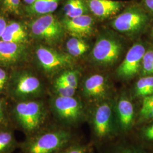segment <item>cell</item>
I'll return each mask as SVG.
<instances>
[{
    "mask_svg": "<svg viewBox=\"0 0 153 153\" xmlns=\"http://www.w3.org/2000/svg\"><path fill=\"white\" fill-rule=\"evenodd\" d=\"M11 114L16 125L28 134H33L38 131L44 124L47 117L44 104L35 99L18 102Z\"/></svg>",
    "mask_w": 153,
    "mask_h": 153,
    "instance_id": "6da1fadb",
    "label": "cell"
},
{
    "mask_svg": "<svg viewBox=\"0 0 153 153\" xmlns=\"http://www.w3.org/2000/svg\"><path fill=\"white\" fill-rule=\"evenodd\" d=\"M7 89L11 98L19 102L40 97L43 92V85L31 72L21 71L12 75Z\"/></svg>",
    "mask_w": 153,
    "mask_h": 153,
    "instance_id": "7a4b0ae2",
    "label": "cell"
},
{
    "mask_svg": "<svg viewBox=\"0 0 153 153\" xmlns=\"http://www.w3.org/2000/svg\"><path fill=\"white\" fill-rule=\"evenodd\" d=\"M71 134L62 129L45 131L31 137L24 144L25 153H55L70 141Z\"/></svg>",
    "mask_w": 153,
    "mask_h": 153,
    "instance_id": "3957f363",
    "label": "cell"
},
{
    "mask_svg": "<svg viewBox=\"0 0 153 153\" xmlns=\"http://www.w3.org/2000/svg\"><path fill=\"white\" fill-rule=\"evenodd\" d=\"M30 28L34 38L51 45L60 42L64 35L62 23L52 14L39 16L30 24Z\"/></svg>",
    "mask_w": 153,
    "mask_h": 153,
    "instance_id": "277c9868",
    "label": "cell"
},
{
    "mask_svg": "<svg viewBox=\"0 0 153 153\" xmlns=\"http://www.w3.org/2000/svg\"><path fill=\"white\" fill-rule=\"evenodd\" d=\"M149 19V14L142 6L133 5L116 16L111 23V26L119 32L133 35L143 30Z\"/></svg>",
    "mask_w": 153,
    "mask_h": 153,
    "instance_id": "5b68a950",
    "label": "cell"
},
{
    "mask_svg": "<svg viewBox=\"0 0 153 153\" xmlns=\"http://www.w3.org/2000/svg\"><path fill=\"white\" fill-rule=\"evenodd\" d=\"M51 106L56 117L64 124H76L83 117V105L73 97L57 95L52 99Z\"/></svg>",
    "mask_w": 153,
    "mask_h": 153,
    "instance_id": "8992f818",
    "label": "cell"
},
{
    "mask_svg": "<svg viewBox=\"0 0 153 153\" xmlns=\"http://www.w3.org/2000/svg\"><path fill=\"white\" fill-rule=\"evenodd\" d=\"M122 50L123 45L118 39L108 35L102 36L93 47L92 58L100 65H110L117 60Z\"/></svg>",
    "mask_w": 153,
    "mask_h": 153,
    "instance_id": "52a82bcc",
    "label": "cell"
},
{
    "mask_svg": "<svg viewBox=\"0 0 153 153\" xmlns=\"http://www.w3.org/2000/svg\"><path fill=\"white\" fill-rule=\"evenodd\" d=\"M36 59L41 68L47 73H54L72 65L74 59L69 54L58 52L43 45L36 49Z\"/></svg>",
    "mask_w": 153,
    "mask_h": 153,
    "instance_id": "ba28073f",
    "label": "cell"
},
{
    "mask_svg": "<svg viewBox=\"0 0 153 153\" xmlns=\"http://www.w3.org/2000/svg\"><path fill=\"white\" fill-rule=\"evenodd\" d=\"M94 131L99 138L111 136L115 131V121L111 104L104 102L97 107L93 115Z\"/></svg>",
    "mask_w": 153,
    "mask_h": 153,
    "instance_id": "9c48e42d",
    "label": "cell"
},
{
    "mask_svg": "<svg viewBox=\"0 0 153 153\" xmlns=\"http://www.w3.org/2000/svg\"><path fill=\"white\" fill-rule=\"evenodd\" d=\"M145 47L140 43L134 44L128 51L124 60L117 69V75L123 79H129L140 71Z\"/></svg>",
    "mask_w": 153,
    "mask_h": 153,
    "instance_id": "30bf717a",
    "label": "cell"
},
{
    "mask_svg": "<svg viewBox=\"0 0 153 153\" xmlns=\"http://www.w3.org/2000/svg\"><path fill=\"white\" fill-rule=\"evenodd\" d=\"M28 56L25 44H18L0 40V66L9 67L24 61Z\"/></svg>",
    "mask_w": 153,
    "mask_h": 153,
    "instance_id": "8fae6325",
    "label": "cell"
},
{
    "mask_svg": "<svg viewBox=\"0 0 153 153\" xmlns=\"http://www.w3.org/2000/svg\"><path fill=\"white\" fill-rule=\"evenodd\" d=\"M65 30L73 36L78 38L87 37L93 30L94 20L88 14L83 15L72 18H65L62 22Z\"/></svg>",
    "mask_w": 153,
    "mask_h": 153,
    "instance_id": "7c38bea8",
    "label": "cell"
},
{
    "mask_svg": "<svg viewBox=\"0 0 153 153\" xmlns=\"http://www.w3.org/2000/svg\"><path fill=\"white\" fill-rule=\"evenodd\" d=\"M108 91L107 80L102 74H96L88 78L84 82L83 94L86 98L102 100Z\"/></svg>",
    "mask_w": 153,
    "mask_h": 153,
    "instance_id": "4fadbf2b",
    "label": "cell"
},
{
    "mask_svg": "<svg viewBox=\"0 0 153 153\" xmlns=\"http://www.w3.org/2000/svg\"><path fill=\"white\" fill-rule=\"evenodd\" d=\"M90 11L94 16L104 19L118 13L124 6V3L114 0H86Z\"/></svg>",
    "mask_w": 153,
    "mask_h": 153,
    "instance_id": "5bb4252c",
    "label": "cell"
},
{
    "mask_svg": "<svg viewBox=\"0 0 153 153\" xmlns=\"http://www.w3.org/2000/svg\"><path fill=\"white\" fill-rule=\"evenodd\" d=\"M116 111L121 129L123 131H128L131 128L134 120L133 104L127 97L123 96L117 102Z\"/></svg>",
    "mask_w": 153,
    "mask_h": 153,
    "instance_id": "9a60e30c",
    "label": "cell"
},
{
    "mask_svg": "<svg viewBox=\"0 0 153 153\" xmlns=\"http://www.w3.org/2000/svg\"><path fill=\"white\" fill-rule=\"evenodd\" d=\"M1 39L6 42L26 44L28 40V33L22 23L12 22L7 24Z\"/></svg>",
    "mask_w": 153,
    "mask_h": 153,
    "instance_id": "2e32d148",
    "label": "cell"
},
{
    "mask_svg": "<svg viewBox=\"0 0 153 153\" xmlns=\"http://www.w3.org/2000/svg\"><path fill=\"white\" fill-rule=\"evenodd\" d=\"M61 0H36L33 4L28 5L26 11L30 15L43 16L55 11Z\"/></svg>",
    "mask_w": 153,
    "mask_h": 153,
    "instance_id": "e0dca14e",
    "label": "cell"
},
{
    "mask_svg": "<svg viewBox=\"0 0 153 153\" xmlns=\"http://www.w3.org/2000/svg\"><path fill=\"white\" fill-rule=\"evenodd\" d=\"M63 10L68 18L88 14L90 11L86 0H67Z\"/></svg>",
    "mask_w": 153,
    "mask_h": 153,
    "instance_id": "ac0fdd59",
    "label": "cell"
},
{
    "mask_svg": "<svg viewBox=\"0 0 153 153\" xmlns=\"http://www.w3.org/2000/svg\"><path fill=\"white\" fill-rule=\"evenodd\" d=\"M66 47L68 54L72 57L81 56L89 49V45L84 40L76 36H73L68 40Z\"/></svg>",
    "mask_w": 153,
    "mask_h": 153,
    "instance_id": "d6986e66",
    "label": "cell"
},
{
    "mask_svg": "<svg viewBox=\"0 0 153 153\" xmlns=\"http://www.w3.org/2000/svg\"><path fill=\"white\" fill-rule=\"evenodd\" d=\"M16 140L10 130L0 129V153H9L15 148Z\"/></svg>",
    "mask_w": 153,
    "mask_h": 153,
    "instance_id": "ffe728a7",
    "label": "cell"
},
{
    "mask_svg": "<svg viewBox=\"0 0 153 153\" xmlns=\"http://www.w3.org/2000/svg\"><path fill=\"white\" fill-rule=\"evenodd\" d=\"M135 95L137 97H145L153 93V76H142L136 83Z\"/></svg>",
    "mask_w": 153,
    "mask_h": 153,
    "instance_id": "44dd1931",
    "label": "cell"
},
{
    "mask_svg": "<svg viewBox=\"0 0 153 153\" xmlns=\"http://www.w3.org/2000/svg\"><path fill=\"white\" fill-rule=\"evenodd\" d=\"M53 88L57 95L61 97H73L76 90V88L58 78L55 80Z\"/></svg>",
    "mask_w": 153,
    "mask_h": 153,
    "instance_id": "7402d4cb",
    "label": "cell"
},
{
    "mask_svg": "<svg viewBox=\"0 0 153 153\" xmlns=\"http://www.w3.org/2000/svg\"><path fill=\"white\" fill-rule=\"evenodd\" d=\"M141 73L143 76L153 75V47L146 51L141 65Z\"/></svg>",
    "mask_w": 153,
    "mask_h": 153,
    "instance_id": "603a6c76",
    "label": "cell"
},
{
    "mask_svg": "<svg viewBox=\"0 0 153 153\" xmlns=\"http://www.w3.org/2000/svg\"><path fill=\"white\" fill-rule=\"evenodd\" d=\"M79 72L76 71H68L62 73L57 78L67 83L72 88L76 89L79 81Z\"/></svg>",
    "mask_w": 153,
    "mask_h": 153,
    "instance_id": "cb8c5ba5",
    "label": "cell"
},
{
    "mask_svg": "<svg viewBox=\"0 0 153 153\" xmlns=\"http://www.w3.org/2000/svg\"><path fill=\"white\" fill-rule=\"evenodd\" d=\"M4 11L10 14H19L20 13L21 0H2Z\"/></svg>",
    "mask_w": 153,
    "mask_h": 153,
    "instance_id": "d4e9b609",
    "label": "cell"
},
{
    "mask_svg": "<svg viewBox=\"0 0 153 153\" xmlns=\"http://www.w3.org/2000/svg\"><path fill=\"white\" fill-rule=\"evenodd\" d=\"M9 124V119L6 111L4 101L0 99V129L6 128Z\"/></svg>",
    "mask_w": 153,
    "mask_h": 153,
    "instance_id": "484cf974",
    "label": "cell"
},
{
    "mask_svg": "<svg viewBox=\"0 0 153 153\" xmlns=\"http://www.w3.org/2000/svg\"><path fill=\"white\" fill-rule=\"evenodd\" d=\"M153 107V93L144 97L142 102V107L140 111V115Z\"/></svg>",
    "mask_w": 153,
    "mask_h": 153,
    "instance_id": "4316f807",
    "label": "cell"
},
{
    "mask_svg": "<svg viewBox=\"0 0 153 153\" xmlns=\"http://www.w3.org/2000/svg\"><path fill=\"white\" fill-rule=\"evenodd\" d=\"M114 153H141L137 149L131 145H122L116 148Z\"/></svg>",
    "mask_w": 153,
    "mask_h": 153,
    "instance_id": "83f0119b",
    "label": "cell"
},
{
    "mask_svg": "<svg viewBox=\"0 0 153 153\" xmlns=\"http://www.w3.org/2000/svg\"><path fill=\"white\" fill-rule=\"evenodd\" d=\"M7 82L8 77L6 72L0 68V94L2 93L4 89L7 88Z\"/></svg>",
    "mask_w": 153,
    "mask_h": 153,
    "instance_id": "f1b7e54d",
    "label": "cell"
},
{
    "mask_svg": "<svg viewBox=\"0 0 153 153\" xmlns=\"http://www.w3.org/2000/svg\"><path fill=\"white\" fill-rule=\"evenodd\" d=\"M142 135L145 140L153 141V123L142 130Z\"/></svg>",
    "mask_w": 153,
    "mask_h": 153,
    "instance_id": "f546056e",
    "label": "cell"
},
{
    "mask_svg": "<svg viewBox=\"0 0 153 153\" xmlns=\"http://www.w3.org/2000/svg\"><path fill=\"white\" fill-rule=\"evenodd\" d=\"M141 6L149 14L153 16V0H142Z\"/></svg>",
    "mask_w": 153,
    "mask_h": 153,
    "instance_id": "4dcf8cb0",
    "label": "cell"
},
{
    "mask_svg": "<svg viewBox=\"0 0 153 153\" xmlns=\"http://www.w3.org/2000/svg\"><path fill=\"white\" fill-rule=\"evenodd\" d=\"M60 153H85V148L81 146H73Z\"/></svg>",
    "mask_w": 153,
    "mask_h": 153,
    "instance_id": "1f68e13d",
    "label": "cell"
},
{
    "mask_svg": "<svg viewBox=\"0 0 153 153\" xmlns=\"http://www.w3.org/2000/svg\"><path fill=\"white\" fill-rule=\"evenodd\" d=\"M140 117L142 121H149L153 119V107L140 115Z\"/></svg>",
    "mask_w": 153,
    "mask_h": 153,
    "instance_id": "d6a6232c",
    "label": "cell"
},
{
    "mask_svg": "<svg viewBox=\"0 0 153 153\" xmlns=\"http://www.w3.org/2000/svg\"><path fill=\"white\" fill-rule=\"evenodd\" d=\"M6 26H7V23L6 22L5 19L4 17L0 16V39L2 36V35L4 32V30L5 29Z\"/></svg>",
    "mask_w": 153,
    "mask_h": 153,
    "instance_id": "836d02e7",
    "label": "cell"
},
{
    "mask_svg": "<svg viewBox=\"0 0 153 153\" xmlns=\"http://www.w3.org/2000/svg\"><path fill=\"white\" fill-rule=\"evenodd\" d=\"M36 0H24L25 2L28 5H31L33 4V3Z\"/></svg>",
    "mask_w": 153,
    "mask_h": 153,
    "instance_id": "e575fe53",
    "label": "cell"
},
{
    "mask_svg": "<svg viewBox=\"0 0 153 153\" xmlns=\"http://www.w3.org/2000/svg\"><path fill=\"white\" fill-rule=\"evenodd\" d=\"M152 35H153V30H152Z\"/></svg>",
    "mask_w": 153,
    "mask_h": 153,
    "instance_id": "d590c367",
    "label": "cell"
},
{
    "mask_svg": "<svg viewBox=\"0 0 153 153\" xmlns=\"http://www.w3.org/2000/svg\"><path fill=\"white\" fill-rule=\"evenodd\" d=\"M1 1H2V0H0V2H1Z\"/></svg>",
    "mask_w": 153,
    "mask_h": 153,
    "instance_id": "8d00e7d4",
    "label": "cell"
}]
</instances>
